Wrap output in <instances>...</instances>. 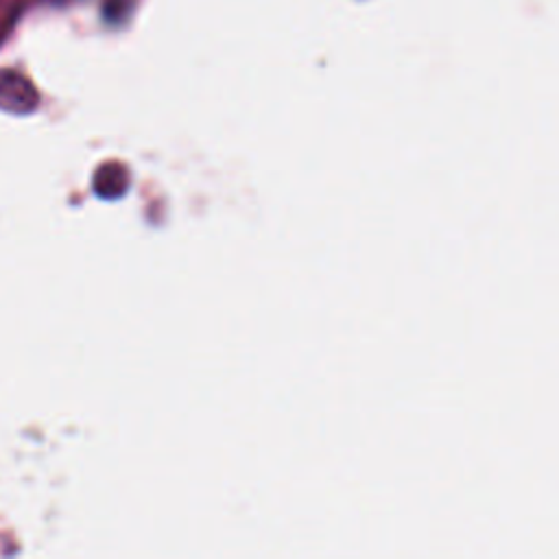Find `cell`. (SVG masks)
I'll use <instances>...</instances> for the list:
<instances>
[{"mask_svg":"<svg viewBox=\"0 0 559 559\" xmlns=\"http://www.w3.org/2000/svg\"><path fill=\"white\" fill-rule=\"evenodd\" d=\"M94 188L100 197L105 199H116L127 192L129 188V173L122 164L118 162H107L96 170L94 177Z\"/></svg>","mask_w":559,"mask_h":559,"instance_id":"obj_2","label":"cell"},{"mask_svg":"<svg viewBox=\"0 0 559 559\" xmlns=\"http://www.w3.org/2000/svg\"><path fill=\"white\" fill-rule=\"evenodd\" d=\"M39 96L33 83L13 70H0V109L26 114L35 109Z\"/></svg>","mask_w":559,"mask_h":559,"instance_id":"obj_1","label":"cell"}]
</instances>
